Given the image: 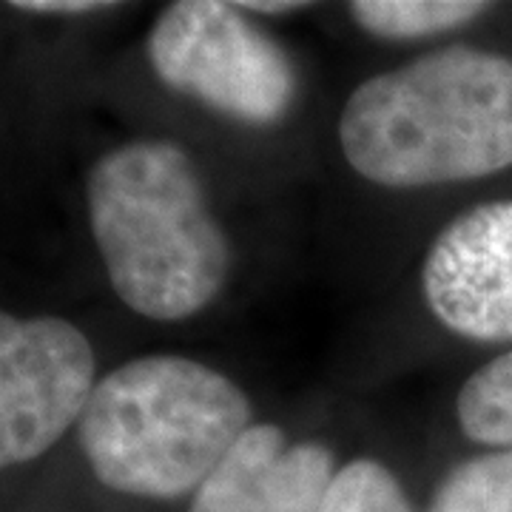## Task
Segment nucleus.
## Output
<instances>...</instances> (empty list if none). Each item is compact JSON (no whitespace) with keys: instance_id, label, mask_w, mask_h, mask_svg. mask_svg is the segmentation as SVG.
<instances>
[{"instance_id":"nucleus-6","label":"nucleus","mask_w":512,"mask_h":512,"mask_svg":"<svg viewBox=\"0 0 512 512\" xmlns=\"http://www.w3.org/2000/svg\"><path fill=\"white\" fill-rule=\"evenodd\" d=\"M424 296L447 328L512 339V202H484L450 222L424 259Z\"/></svg>"},{"instance_id":"nucleus-12","label":"nucleus","mask_w":512,"mask_h":512,"mask_svg":"<svg viewBox=\"0 0 512 512\" xmlns=\"http://www.w3.org/2000/svg\"><path fill=\"white\" fill-rule=\"evenodd\" d=\"M9 6L18 12H35V15H86V12L111 9L114 3H100V0H15Z\"/></svg>"},{"instance_id":"nucleus-1","label":"nucleus","mask_w":512,"mask_h":512,"mask_svg":"<svg viewBox=\"0 0 512 512\" xmlns=\"http://www.w3.org/2000/svg\"><path fill=\"white\" fill-rule=\"evenodd\" d=\"M339 143L356 174L387 188L476 180L512 165V57L450 46L365 80Z\"/></svg>"},{"instance_id":"nucleus-2","label":"nucleus","mask_w":512,"mask_h":512,"mask_svg":"<svg viewBox=\"0 0 512 512\" xmlns=\"http://www.w3.org/2000/svg\"><path fill=\"white\" fill-rule=\"evenodd\" d=\"M86 202L97 254L126 308L180 322L222 291L231 248L183 146L111 148L89 171Z\"/></svg>"},{"instance_id":"nucleus-4","label":"nucleus","mask_w":512,"mask_h":512,"mask_svg":"<svg viewBox=\"0 0 512 512\" xmlns=\"http://www.w3.org/2000/svg\"><path fill=\"white\" fill-rule=\"evenodd\" d=\"M148 63L168 89L254 126L282 120L296 94L288 55L237 3H171L151 26Z\"/></svg>"},{"instance_id":"nucleus-7","label":"nucleus","mask_w":512,"mask_h":512,"mask_svg":"<svg viewBox=\"0 0 512 512\" xmlns=\"http://www.w3.org/2000/svg\"><path fill=\"white\" fill-rule=\"evenodd\" d=\"M330 481L328 447L291 444L276 424H251L202 481L191 512H319Z\"/></svg>"},{"instance_id":"nucleus-8","label":"nucleus","mask_w":512,"mask_h":512,"mask_svg":"<svg viewBox=\"0 0 512 512\" xmlns=\"http://www.w3.org/2000/svg\"><path fill=\"white\" fill-rule=\"evenodd\" d=\"M350 18L379 37H424L456 29L487 12L478 0H356Z\"/></svg>"},{"instance_id":"nucleus-10","label":"nucleus","mask_w":512,"mask_h":512,"mask_svg":"<svg viewBox=\"0 0 512 512\" xmlns=\"http://www.w3.org/2000/svg\"><path fill=\"white\" fill-rule=\"evenodd\" d=\"M430 512H512V450L487 453L456 467Z\"/></svg>"},{"instance_id":"nucleus-9","label":"nucleus","mask_w":512,"mask_h":512,"mask_svg":"<svg viewBox=\"0 0 512 512\" xmlns=\"http://www.w3.org/2000/svg\"><path fill=\"white\" fill-rule=\"evenodd\" d=\"M458 424L478 444H512V350L478 367L464 382Z\"/></svg>"},{"instance_id":"nucleus-5","label":"nucleus","mask_w":512,"mask_h":512,"mask_svg":"<svg viewBox=\"0 0 512 512\" xmlns=\"http://www.w3.org/2000/svg\"><path fill=\"white\" fill-rule=\"evenodd\" d=\"M86 333L57 316H0V461L43 456L83 419L94 393Z\"/></svg>"},{"instance_id":"nucleus-3","label":"nucleus","mask_w":512,"mask_h":512,"mask_svg":"<svg viewBox=\"0 0 512 512\" xmlns=\"http://www.w3.org/2000/svg\"><path fill=\"white\" fill-rule=\"evenodd\" d=\"M248 427L251 402L228 376L185 356H143L97 382L80 447L111 490L177 498L202 487Z\"/></svg>"},{"instance_id":"nucleus-13","label":"nucleus","mask_w":512,"mask_h":512,"mask_svg":"<svg viewBox=\"0 0 512 512\" xmlns=\"http://www.w3.org/2000/svg\"><path fill=\"white\" fill-rule=\"evenodd\" d=\"M242 12H265V15H285V12H296V9H305V3H291V0H276V3H262V0H245L237 3Z\"/></svg>"},{"instance_id":"nucleus-11","label":"nucleus","mask_w":512,"mask_h":512,"mask_svg":"<svg viewBox=\"0 0 512 512\" xmlns=\"http://www.w3.org/2000/svg\"><path fill=\"white\" fill-rule=\"evenodd\" d=\"M319 512H410V504L384 464L359 458L333 476Z\"/></svg>"}]
</instances>
